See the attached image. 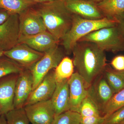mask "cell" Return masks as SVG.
Wrapping results in <instances>:
<instances>
[{
    "instance_id": "obj_5",
    "label": "cell",
    "mask_w": 124,
    "mask_h": 124,
    "mask_svg": "<svg viewBox=\"0 0 124 124\" xmlns=\"http://www.w3.org/2000/svg\"><path fill=\"white\" fill-rule=\"evenodd\" d=\"M64 53L58 45L45 52L42 58L30 69L33 79V90L50 71L54 69L64 57Z\"/></svg>"
},
{
    "instance_id": "obj_23",
    "label": "cell",
    "mask_w": 124,
    "mask_h": 124,
    "mask_svg": "<svg viewBox=\"0 0 124 124\" xmlns=\"http://www.w3.org/2000/svg\"><path fill=\"white\" fill-rule=\"evenodd\" d=\"M124 106V88L113 94L101 112L103 116H107Z\"/></svg>"
},
{
    "instance_id": "obj_21",
    "label": "cell",
    "mask_w": 124,
    "mask_h": 124,
    "mask_svg": "<svg viewBox=\"0 0 124 124\" xmlns=\"http://www.w3.org/2000/svg\"><path fill=\"white\" fill-rule=\"evenodd\" d=\"M73 60L68 57H64L54 69L56 82L69 79L74 71Z\"/></svg>"
},
{
    "instance_id": "obj_7",
    "label": "cell",
    "mask_w": 124,
    "mask_h": 124,
    "mask_svg": "<svg viewBox=\"0 0 124 124\" xmlns=\"http://www.w3.org/2000/svg\"><path fill=\"white\" fill-rule=\"evenodd\" d=\"M44 54L22 43H19L4 53L5 56L15 61L24 69H29L42 57Z\"/></svg>"
},
{
    "instance_id": "obj_10",
    "label": "cell",
    "mask_w": 124,
    "mask_h": 124,
    "mask_svg": "<svg viewBox=\"0 0 124 124\" xmlns=\"http://www.w3.org/2000/svg\"><path fill=\"white\" fill-rule=\"evenodd\" d=\"M19 15L11 14L8 19L0 24V47L6 51L19 44Z\"/></svg>"
},
{
    "instance_id": "obj_22",
    "label": "cell",
    "mask_w": 124,
    "mask_h": 124,
    "mask_svg": "<svg viewBox=\"0 0 124 124\" xmlns=\"http://www.w3.org/2000/svg\"><path fill=\"white\" fill-rule=\"evenodd\" d=\"M23 67L4 55L0 57V79L12 74H18L23 70Z\"/></svg>"
},
{
    "instance_id": "obj_1",
    "label": "cell",
    "mask_w": 124,
    "mask_h": 124,
    "mask_svg": "<svg viewBox=\"0 0 124 124\" xmlns=\"http://www.w3.org/2000/svg\"><path fill=\"white\" fill-rule=\"evenodd\" d=\"M72 53L77 72L82 77L88 88L107 66L105 51L93 42L78 41Z\"/></svg>"
},
{
    "instance_id": "obj_19",
    "label": "cell",
    "mask_w": 124,
    "mask_h": 124,
    "mask_svg": "<svg viewBox=\"0 0 124 124\" xmlns=\"http://www.w3.org/2000/svg\"><path fill=\"white\" fill-rule=\"evenodd\" d=\"M103 75L114 93L124 88V72L107 66Z\"/></svg>"
},
{
    "instance_id": "obj_39",
    "label": "cell",
    "mask_w": 124,
    "mask_h": 124,
    "mask_svg": "<svg viewBox=\"0 0 124 124\" xmlns=\"http://www.w3.org/2000/svg\"></svg>"
},
{
    "instance_id": "obj_36",
    "label": "cell",
    "mask_w": 124,
    "mask_h": 124,
    "mask_svg": "<svg viewBox=\"0 0 124 124\" xmlns=\"http://www.w3.org/2000/svg\"><path fill=\"white\" fill-rule=\"evenodd\" d=\"M119 124H124V120L123 121H122V122Z\"/></svg>"
},
{
    "instance_id": "obj_14",
    "label": "cell",
    "mask_w": 124,
    "mask_h": 124,
    "mask_svg": "<svg viewBox=\"0 0 124 124\" xmlns=\"http://www.w3.org/2000/svg\"><path fill=\"white\" fill-rule=\"evenodd\" d=\"M65 2L72 14L90 20H100L105 17L95 2L88 0H66Z\"/></svg>"
},
{
    "instance_id": "obj_12",
    "label": "cell",
    "mask_w": 124,
    "mask_h": 124,
    "mask_svg": "<svg viewBox=\"0 0 124 124\" xmlns=\"http://www.w3.org/2000/svg\"><path fill=\"white\" fill-rule=\"evenodd\" d=\"M18 74H11L0 79V115L14 109L15 90Z\"/></svg>"
},
{
    "instance_id": "obj_34",
    "label": "cell",
    "mask_w": 124,
    "mask_h": 124,
    "mask_svg": "<svg viewBox=\"0 0 124 124\" xmlns=\"http://www.w3.org/2000/svg\"><path fill=\"white\" fill-rule=\"evenodd\" d=\"M4 51L1 47H0V57L4 55Z\"/></svg>"
},
{
    "instance_id": "obj_28",
    "label": "cell",
    "mask_w": 124,
    "mask_h": 124,
    "mask_svg": "<svg viewBox=\"0 0 124 124\" xmlns=\"http://www.w3.org/2000/svg\"><path fill=\"white\" fill-rule=\"evenodd\" d=\"M106 119V116H103L82 117L81 116L80 124H102Z\"/></svg>"
},
{
    "instance_id": "obj_25",
    "label": "cell",
    "mask_w": 124,
    "mask_h": 124,
    "mask_svg": "<svg viewBox=\"0 0 124 124\" xmlns=\"http://www.w3.org/2000/svg\"><path fill=\"white\" fill-rule=\"evenodd\" d=\"M79 113L69 110L55 116L52 124H80Z\"/></svg>"
},
{
    "instance_id": "obj_35",
    "label": "cell",
    "mask_w": 124,
    "mask_h": 124,
    "mask_svg": "<svg viewBox=\"0 0 124 124\" xmlns=\"http://www.w3.org/2000/svg\"><path fill=\"white\" fill-rule=\"evenodd\" d=\"M88 0L90 1H93V2H95V3H98L103 0Z\"/></svg>"
},
{
    "instance_id": "obj_17",
    "label": "cell",
    "mask_w": 124,
    "mask_h": 124,
    "mask_svg": "<svg viewBox=\"0 0 124 124\" xmlns=\"http://www.w3.org/2000/svg\"><path fill=\"white\" fill-rule=\"evenodd\" d=\"M69 79L57 82L56 88L51 99L55 110V116L70 110Z\"/></svg>"
},
{
    "instance_id": "obj_20",
    "label": "cell",
    "mask_w": 124,
    "mask_h": 124,
    "mask_svg": "<svg viewBox=\"0 0 124 124\" xmlns=\"http://www.w3.org/2000/svg\"><path fill=\"white\" fill-rule=\"evenodd\" d=\"M37 3L31 0H0V8L18 15Z\"/></svg>"
},
{
    "instance_id": "obj_31",
    "label": "cell",
    "mask_w": 124,
    "mask_h": 124,
    "mask_svg": "<svg viewBox=\"0 0 124 124\" xmlns=\"http://www.w3.org/2000/svg\"><path fill=\"white\" fill-rule=\"evenodd\" d=\"M117 22V26L124 37V16L119 19Z\"/></svg>"
},
{
    "instance_id": "obj_26",
    "label": "cell",
    "mask_w": 124,
    "mask_h": 124,
    "mask_svg": "<svg viewBox=\"0 0 124 124\" xmlns=\"http://www.w3.org/2000/svg\"><path fill=\"white\" fill-rule=\"evenodd\" d=\"M79 113L82 117L102 116L95 103L88 96L81 103L79 108Z\"/></svg>"
},
{
    "instance_id": "obj_18",
    "label": "cell",
    "mask_w": 124,
    "mask_h": 124,
    "mask_svg": "<svg viewBox=\"0 0 124 124\" xmlns=\"http://www.w3.org/2000/svg\"><path fill=\"white\" fill-rule=\"evenodd\" d=\"M97 4L105 17L117 21L124 16V0H103Z\"/></svg>"
},
{
    "instance_id": "obj_27",
    "label": "cell",
    "mask_w": 124,
    "mask_h": 124,
    "mask_svg": "<svg viewBox=\"0 0 124 124\" xmlns=\"http://www.w3.org/2000/svg\"><path fill=\"white\" fill-rule=\"evenodd\" d=\"M124 120V106L108 116L102 124H119Z\"/></svg>"
},
{
    "instance_id": "obj_8",
    "label": "cell",
    "mask_w": 124,
    "mask_h": 124,
    "mask_svg": "<svg viewBox=\"0 0 124 124\" xmlns=\"http://www.w3.org/2000/svg\"><path fill=\"white\" fill-rule=\"evenodd\" d=\"M24 108L31 124H53L55 112L51 99L28 105Z\"/></svg>"
},
{
    "instance_id": "obj_33",
    "label": "cell",
    "mask_w": 124,
    "mask_h": 124,
    "mask_svg": "<svg viewBox=\"0 0 124 124\" xmlns=\"http://www.w3.org/2000/svg\"><path fill=\"white\" fill-rule=\"evenodd\" d=\"M32 1L36 2V3H42L44 2H49V1H53L55 0H31Z\"/></svg>"
},
{
    "instance_id": "obj_15",
    "label": "cell",
    "mask_w": 124,
    "mask_h": 124,
    "mask_svg": "<svg viewBox=\"0 0 124 124\" xmlns=\"http://www.w3.org/2000/svg\"><path fill=\"white\" fill-rule=\"evenodd\" d=\"M70 110L79 113L80 106L88 96L87 88L84 79L77 72L73 73L68 80Z\"/></svg>"
},
{
    "instance_id": "obj_30",
    "label": "cell",
    "mask_w": 124,
    "mask_h": 124,
    "mask_svg": "<svg viewBox=\"0 0 124 124\" xmlns=\"http://www.w3.org/2000/svg\"><path fill=\"white\" fill-rule=\"evenodd\" d=\"M11 15L4 9L0 8V24L6 22Z\"/></svg>"
},
{
    "instance_id": "obj_29",
    "label": "cell",
    "mask_w": 124,
    "mask_h": 124,
    "mask_svg": "<svg viewBox=\"0 0 124 124\" xmlns=\"http://www.w3.org/2000/svg\"><path fill=\"white\" fill-rule=\"evenodd\" d=\"M112 68L116 70L124 71V55H118L113 58L111 62Z\"/></svg>"
},
{
    "instance_id": "obj_9",
    "label": "cell",
    "mask_w": 124,
    "mask_h": 124,
    "mask_svg": "<svg viewBox=\"0 0 124 124\" xmlns=\"http://www.w3.org/2000/svg\"><path fill=\"white\" fill-rule=\"evenodd\" d=\"M87 92L88 97L95 103L101 114L103 109L115 94L103 73L96 78L87 88Z\"/></svg>"
},
{
    "instance_id": "obj_11",
    "label": "cell",
    "mask_w": 124,
    "mask_h": 124,
    "mask_svg": "<svg viewBox=\"0 0 124 124\" xmlns=\"http://www.w3.org/2000/svg\"><path fill=\"white\" fill-rule=\"evenodd\" d=\"M33 76L30 69H23L19 73L16 84L14 108H23L33 90Z\"/></svg>"
},
{
    "instance_id": "obj_4",
    "label": "cell",
    "mask_w": 124,
    "mask_h": 124,
    "mask_svg": "<svg viewBox=\"0 0 124 124\" xmlns=\"http://www.w3.org/2000/svg\"><path fill=\"white\" fill-rule=\"evenodd\" d=\"M78 41L93 42L104 51L116 53L124 51V37L117 26L94 31Z\"/></svg>"
},
{
    "instance_id": "obj_13",
    "label": "cell",
    "mask_w": 124,
    "mask_h": 124,
    "mask_svg": "<svg viewBox=\"0 0 124 124\" xmlns=\"http://www.w3.org/2000/svg\"><path fill=\"white\" fill-rule=\"evenodd\" d=\"M56 84L54 69H53L49 72L38 86L32 90L24 107L51 99L56 88Z\"/></svg>"
},
{
    "instance_id": "obj_2",
    "label": "cell",
    "mask_w": 124,
    "mask_h": 124,
    "mask_svg": "<svg viewBox=\"0 0 124 124\" xmlns=\"http://www.w3.org/2000/svg\"><path fill=\"white\" fill-rule=\"evenodd\" d=\"M37 10L42 17L46 30L59 41L70 29L72 14L64 0L40 3Z\"/></svg>"
},
{
    "instance_id": "obj_16",
    "label": "cell",
    "mask_w": 124,
    "mask_h": 124,
    "mask_svg": "<svg viewBox=\"0 0 124 124\" xmlns=\"http://www.w3.org/2000/svg\"><path fill=\"white\" fill-rule=\"evenodd\" d=\"M60 41L47 31L19 39L18 43L25 44L33 49L45 53L59 44Z\"/></svg>"
},
{
    "instance_id": "obj_32",
    "label": "cell",
    "mask_w": 124,
    "mask_h": 124,
    "mask_svg": "<svg viewBox=\"0 0 124 124\" xmlns=\"http://www.w3.org/2000/svg\"><path fill=\"white\" fill-rule=\"evenodd\" d=\"M0 124H7L5 115H0Z\"/></svg>"
},
{
    "instance_id": "obj_3",
    "label": "cell",
    "mask_w": 124,
    "mask_h": 124,
    "mask_svg": "<svg viewBox=\"0 0 124 124\" xmlns=\"http://www.w3.org/2000/svg\"><path fill=\"white\" fill-rule=\"evenodd\" d=\"M117 23L116 20L106 17L100 20H90L73 14L70 29L61 40L65 53L68 55L71 54L76 43L85 36L101 28L115 26Z\"/></svg>"
},
{
    "instance_id": "obj_6",
    "label": "cell",
    "mask_w": 124,
    "mask_h": 124,
    "mask_svg": "<svg viewBox=\"0 0 124 124\" xmlns=\"http://www.w3.org/2000/svg\"><path fill=\"white\" fill-rule=\"evenodd\" d=\"M31 8L19 15V38L34 35L47 31L38 11Z\"/></svg>"
},
{
    "instance_id": "obj_38",
    "label": "cell",
    "mask_w": 124,
    "mask_h": 124,
    "mask_svg": "<svg viewBox=\"0 0 124 124\" xmlns=\"http://www.w3.org/2000/svg\"></svg>"
},
{
    "instance_id": "obj_24",
    "label": "cell",
    "mask_w": 124,
    "mask_h": 124,
    "mask_svg": "<svg viewBox=\"0 0 124 124\" xmlns=\"http://www.w3.org/2000/svg\"><path fill=\"white\" fill-rule=\"evenodd\" d=\"M7 124H29L24 108H14L5 115Z\"/></svg>"
},
{
    "instance_id": "obj_37",
    "label": "cell",
    "mask_w": 124,
    "mask_h": 124,
    "mask_svg": "<svg viewBox=\"0 0 124 124\" xmlns=\"http://www.w3.org/2000/svg\"></svg>"
}]
</instances>
